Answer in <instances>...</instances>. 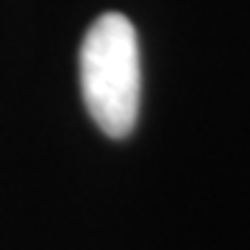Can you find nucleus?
Returning <instances> with one entry per match:
<instances>
[{
	"label": "nucleus",
	"instance_id": "nucleus-1",
	"mask_svg": "<svg viewBox=\"0 0 250 250\" xmlns=\"http://www.w3.org/2000/svg\"><path fill=\"white\" fill-rule=\"evenodd\" d=\"M81 92L103 134L123 139L134 131L142 95L139 39L123 14H100L81 45Z\"/></svg>",
	"mask_w": 250,
	"mask_h": 250
}]
</instances>
